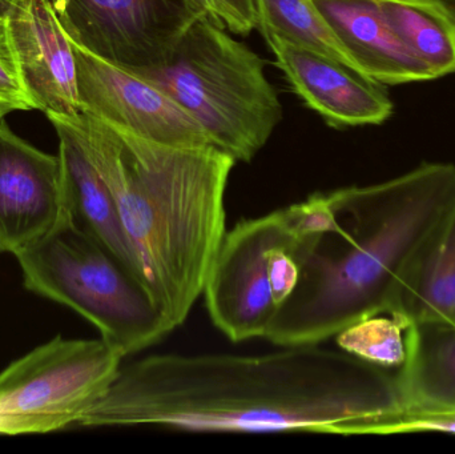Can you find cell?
<instances>
[{"mask_svg":"<svg viewBox=\"0 0 455 454\" xmlns=\"http://www.w3.org/2000/svg\"><path fill=\"white\" fill-rule=\"evenodd\" d=\"M281 348L123 362L75 428L363 436L403 407L397 375L384 368L320 344Z\"/></svg>","mask_w":455,"mask_h":454,"instance_id":"cell-1","label":"cell"},{"mask_svg":"<svg viewBox=\"0 0 455 454\" xmlns=\"http://www.w3.org/2000/svg\"><path fill=\"white\" fill-rule=\"evenodd\" d=\"M331 216L293 248L299 282L267 339L323 344L374 315L389 314L406 275L455 199V167L427 163L384 183L329 192Z\"/></svg>","mask_w":455,"mask_h":454,"instance_id":"cell-2","label":"cell"},{"mask_svg":"<svg viewBox=\"0 0 455 454\" xmlns=\"http://www.w3.org/2000/svg\"><path fill=\"white\" fill-rule=\"evenodd\" d=\"M63 119L111 192L144 287L175 331L203 296L226 236L235 160L215 147L146 140L87 112Z\"/></svg>","mask_w":455,"mask_h":454,"instance_id":"cell-3","label":"cell"},{"mask_svg":"<svg viewBox=\"0 0 455 454\" xmlns=\"http://www.w3.org/2000/svg\"><path fill=\"white\" fill-rule=\"evenodd\" d=\"M135 74L170 95L235 163H251L283 120L264 60L205 16L192 21L162 66Z\"/></svg>","mask_w":455,"mask_h":454,"instance_id":"cell-4","label":"cell"},{"mask_svg":"<svg viewBox=\"0 0 455 454\" xmlns=\"http://www.w3.org/2000/svg\"><path fill=\"white\" fill-rule=\"evenodd\" d=\"M15 258L29 292L74 309L125 359L172 332L143 283L69 212Z\"/></svg>","mask_w":455,"mask_h":454,"instance_id":"cell-5","label":"cell"},{"mask_svg":"<svg viewBox=\"0 0 455 454\" xmlns=\"http://www.w3.org/2000/svg\"><path fill=\"white\" fill-rule=\"evenodd\" d=\"M124 354L104 339L56 336L0 372V434L75 428L114 383Z\"/></svg>","mask_w":455,"mask_h":454,"instance_id":"cell-6","label":"cell"},{"mask_svg":"<svg viewBox=\"0 0 455 454\" xmlns=\"http://www.w3.org/2000/svg\"><path fill=\"white\" fill-rule=\"evenodd\" d=\"M296 242L288 207L226 232L203 296L213 324L233 343L267 336L278 311L270 263L275 251Z\"/></svg>","mask_w":455,"mask_h":454,"instance_id":"cell-7","label":"cell"},{"mask_svg":"<svg viewBox=\"0 0 455 454\" xmlns=\"http://www.w3.org/2000/svg\"><path fill=\"white\" fill-rule=\"evenodd\" d=\"M69 39L138 72L162 66L203 16L194 0H52Z\"/></svg>","mask_w":455,"mask_h":454,"instance_id":"cell-8","label":"cell"},{"mask_svg":"<svg viewBox=\"0 0 455 454\" xmlns=\"http://www.w3.org/2000/svg\"><path fill=\"white\" fill-rule=\"evenodd\" d=\"M69 40L83 112L155 143L213 147L202 125L164 91Z\"/></svg>","mask_w":455,"mask_h":454,"instance_id":"cell-9","label":"cell"},{"mask_svg":"<svg viewBox=\"0 0 455 454\" xmlns=\"http://www.w3.org/2000/svg\"><path fill=\"white\" fill-rule=\"evenodd\" d=\"M0 24L36 109L47 116L80 114L74 48L52 0H0Z\"/></svg>","mask_w":455,"mask_h":454,"instance_id":"cell-10","label":"cell"},{"mask_svg":"<svg viewBox=\"0 0 455 454\" xmlns=\"http://www.w3.org/2000/svg\"><path fill=\"white\" fill-rule=\"evenodd\" d=\"M67 212L58 155L40 151L0 120V253L15 256Z\"/></svg>","mask_w":455,"mask_h":454,"instance_id":"cell-11","label":"cell"},{"mask_svg":"<svg viewBox=\"0 0 455 454\" xmlns=\"http://www.w3.org/2000/svg\"><path fill=\"white\" fill-rule=\"evenodd\" d=\"M264 37L291 90L326 124L337 130L379 125L392 116L395 104L384 85L323 53L275 35Z\"/></svg>","mask_w":455,"mask_h":454,"instance_id":"cell-12","label":"cell"},{"mask_svg":"<svg viewBox=\"0 0 455 454\" xmlns=\"http://www.w3.org/2000/svg\"><path fill=\"white\" fill-rule=\"evenodd\" d=\"M363 76L381 85L433 80L385 20L377 0H310Z\"/></svg>","mask_w":455,"mask_h":454,"instance_id":"cell-13","label":"cell"},{"mask_svg":"<svg viewBox=\"0 0 455 454\" xmlns=\"http://www.w3.org/2000/svg\"><path fill=\"white\" fill-rule=\"evenodd\" d=\"M47 117L58 133V156L67 211L84 231L143 283L135 251L125 234L111 192L88 159L68 123L55 115Z\"/></svg>","mask_w":455,"mask_h":454,"instance_id":"cell-14","label":"cell"},{"mask_svg":"<svg viewBox=\"0 0 455 454\" xmlns=\"http://www.w3.org/2000/svg\"><path fill=\"white\" fill-rule=\"evenodd\" d=\"M389 315L455 325V199L406 275Z\"/></svg>","mask_w":455,"mask_h":454,"instance_id":"cell-15","label":"cell"},{"mask_svg":"<svg viewBox=\"0 0 455 454\" xmlns=\"http://www.w3.org/2000/svg\"><path fill=\"white\" fill-rule=\"evenodd\" d=\"M397 373L403 407L455 410V325L421 323L406 331Z\"/></svg>","mask_w":455,"mask_h":454,"instance_id":"cell-16","label":"cell"},{"mask_svg":"<svg viewBox=\"0 0 455 454\" xmlns=\"http://www.w3.org/2000/svg\"><path fill=\"white\" fill-rule=\"evenodd\" d=\"M390 28L435 79L455 74V20L433 0H377Z\"/></svg>","mask_w":455,"mask_h":454,"instance_id":"cell-17","label":"cell"},{"mask_svg":"<svg viewBox=\"0 0 455 454\" xmlns=\"http://www.w3.org/2000/svg\"><path fill=\"white\" fill-rule=\"evenodd\" d=\"M262 36L275 35L299 47L323 53L355 69L325 19L310 0H253ZM358 72V71H357Z\"/></svg>","mask_w":455,"mask_h":454,"instance_id":"cell-18","label":"cell"},{"mask_svg":"<svg viewBox=\"0 0 455 454\" xmlns=\"http://www.w3.org/2000/svg\"><path fill=\"white\" fill-rule=\"evenodd\" d=\"M408 325L389 314L355 323L336 336L341 351L384 370L401 368L408 354Z\"/></svg>","mask_w":455,"mask_h":454,"instance_id":"cell-19","label":"cell"},{"mask_svg":"<svg viewBox=\"0 0 455 454\" xmlns=\"http://www.w3.org/2000/svg\"><path fill=\"white\" fill-rule=\"evenodd\" d=\"M422 432L455 434V410L403 407L387 416L379 429V434Z\"/></svg>","mask_w":455,"mask_h":454,"instance_id":"cell-20","label":"cell"},{"mask_svg":"<svg viewBox=\"0 0 455 454\" xmlns=\"http://www.w3.org/2000/svg\"><path fill=\"white\" fill-rule=\"evenodd\" d=\"M0 109L8 112L36 109L19 71L10 37L0 24Z\"/></svg>","mask_w":455,"mask_h":454,"instance_id":"cell-21","label":"cell"},{"mask_svg":"<svg viewBox=\"0 0 455 454\" xmlns=\"http://www.w3.org/2000/svg\"><path fill=\"white\" fill-rule=\"evenodd\" d=\"M219 15L232 34H251L257 27L253 0H215Z\"/></svg>","mask_w":455,"mask_h":454,"instance_id":"cell-22","label":"cell"},{"mask_svg":"<svg viewBox=\"0 0 455 454\" xmlns=\"http://www.w3.org/2000/svg\"><path fill=\"white\" fill-rule=\"evenodd\" d=\"M194 3L203 16L210 19L213 23L219 24V26L226 27L223 21H221L220 15H219L218 5H216L215 0H194Z\"/></svg>","mask_w":455,"mask_h":454,"instance_id":"cell-23","label":"cell"},{"mask_svg":"<svg viewBox=\"0 0 455 454\" xmlns=\"http://www.w3.org/2000/svg\"><path fill=\"white\" fill-rule=\"evenodd\" d=\"M440 4L455 20V0H433Z\"/></svg>","mask_w":455,"mask_h":454,"instance_id":"cell-24","label":"cell"},{"mask_svg":"<svg viewBox=\"0 0 455 454\" xmlns=\"http://www.w3.org/2000/svg\"><path fill=\"white\" fill-rule=\"evenodd\" d=\"M8 114H10V112H8L7 109H0V120L4 119Z\"/></svg>","mask_w":455,"mask_h":454,"instance_id":"cell-25","label":"cell"}]
</instances>
